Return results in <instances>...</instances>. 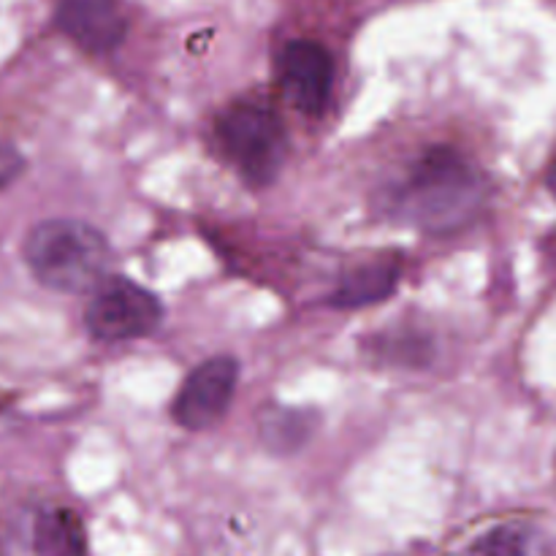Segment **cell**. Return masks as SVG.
<instances>
[{"label":"cell","instance_id":"cell-1","mask_svg":"<svg viewBox=\"0 0 556 556\" xmlns=\"http://www.w3.org/2000/svg\"><path fill=\"white\" fill-rule=\"evenodd\" d=\"M486 195V177L476 163L451 147H432L391 190V212L424 231L448 233L467 226Z\"/></svg>","mask_w":556,"mask_h":556},{"label":"cell","instance_id":"cell-2","mask_svg":"<svg viewBox=\"0 0 556 556\" xmlns=\"http://www.w3.org/2000/svg\"><path fill=\"white\" fill-rule=\"evenodd\" d=\"M106 237L90 223L52 217L25 239V261L41 286L60 293L96 291L109 266Z\"/></svg>","mask_w":556,"mask_h":556},{"label":"cell","instance_id":"cell-3","mask_svg":"<svg viewBox=\"0 0 556 556\" xmlns=\"http://www.w3.org/2000/svg\"><path fill=\"white\" fill-rule=\"evenodd\" d=\"M217 141L250 185H269L288 155L286 128L277 114L255 103H239L217 119Z\"/></svg>","mask_w":556,"mask_h":556},{"label":"cell","instance_id":"cell-4","mask_svg":"<svg viewBox=\"0 0 556 556\" xmlns=\"http://www.w3.org/2000/svg\"><path fill=\"white\" fill-rule=\"evenodd\" d=\"M161 302L147 288L125 277H109L92 291L85 309V324L103 342L139 340L161 324Z\"/></svg>","mask_w":556,"mask_h":556},{"label":"cell","instance_id":"cell-5","mask_svg":"<svg viewBox=\"0 0 556 556\" xmlns=\"http://www.w3.org/2000/svg\"><path fill=\"white\" fill-rule=\"evenodd\" d=\"M0 556H87L85 530L71 510L25 505L0 530Z\"/></svg>","mask_w":556,"mask_h":556},{"label":"cell","instance_id":"cell-6","mask_svg":"<svg viewBox=\"0 0 556 556\" xmlns=\"http://www.w3.org/2000/svg\"><path fill=\"white\" fill-rule=\"evenodd\" d=\"M239 380V364L228 356H217L195 367L174 400V418L190 432L210 429L226 416Z\"/></svg>","mask_w":556,"mask_h":556},{"label":"cell","instance_id":"cell-7","mask_svg":"<svg viewBox=\"0 0 556 556\" xmlns=\"http://www.w3.org/2000/svg\"><path fill=\"white\" fill-rule=\"evenodd\" d=\"M334 85L331 54L315 41H291L280 54V90L304 114L324 112Z\"/></svg>","mask_w":556,"mask_h":556},{"label":"cell","instance_id":"cell-8","mask_svg":"<svg viewBox=\"0 0 556 556\" xmlns=\"http://www.w3.org/2000/svg\"><path fill=\"white\" fill-rule=\"evenodd\" d=\"M58 27L87 52H109L128 30V20L119 0H60Z\"/></svg>","mask_w":556,"mask_h":556},{"label":"cell","instance_id":"cell-9","mask_svg":"<svg viewBox=\"0 0 556 556\" xmlns=\"http://www.w3.org/2000/svg\"><path fill=\"white\" fill-rule=\"evenodd\" d=\"M543 538L525 521H503L478 532L454 556H543Z\"/></svg>","mask_w":556,"mask_h":556},{"label":"cell","instance_id":"cell-10","mask_svg":"<svg viewBox=\"0 0 556 556\" xmlns=\"http://www.w3.org/2000/svg\"><path fill=\"white\" fill-rule=\"evenodd\" d=\"M318 416L296 407H271L261 416V440L277 454H293L313 438Z\"/></svg>","mask_w":556,"mask_h":556},{"label":"cell","instance_id":"cell-11","mask_svg":"<svg viewBox=\"0 0 556 556\" xmlns=\"http://www.w3.org/2000/svg\"><path fill=\"white\" fill-rule=\"evenodd\" d=\"M400 280L396 264H372L362 266L358 271L348 275L342 286L337 288L331 304L334 307H364V304H378L380 299L391 296Z\"/></svg>","mask_w":556,"mask_h":556},{"label":"cell","instance_id":"cell-12","mask_svg":"<svg viewBox=\"0 0 556 556\" xmlns=\"http://www.w3.org/2000/svg\"><path fill=\"white\" fill-rule=\"evenodd\" d=\"M22 166H25V161H22L20 152L11 144H5V141H0V190L20 177Z\"/></svg>","mask_w":556,"mask_h":556},{"label":"cell","instance_id":"cell-13","mask_svg":"<svg viewBox=\"0 0 556 556\" xmlns=\"http://www.w3.org/2000/svg\"><path fill=\"white\" fill-rule=\"evenodd\" d=\"M548 185H552V193L556 195V166L552 168V177H548Z\"/></svg>","mask_w":556,"mask_h":556},{"label":"cell","instance_id":"cell-14","mask_svg":"<svg viewBox=\"0 0 556 556\" xmlns=\"http://www.w3.org/2000/svg\"><path fill=\"white\" fill-rule=\"evenodd\" d=\"M391 556H410V554H391Z\"/></svg>","mask_w":556,"mask_h":556}]
</instances>
